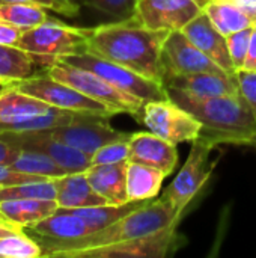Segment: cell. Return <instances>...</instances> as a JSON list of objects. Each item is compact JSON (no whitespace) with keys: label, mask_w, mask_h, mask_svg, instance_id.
Masks as SVG:
<instances>
[{"label":"cell","mask_w":256,"mask_h":258,"mask_svg":"<svg viewBox=\"0 0 256 258\" xmlns=\"http://www.w3.org/2000/svg\"><path fill=\"white\" fill-rule=\"evenodd\" d=\"M0 210L14 224L30 230L59 210L56 200H9L0 203Z\"/></svg>","instance_id":"obj_21"},{"label":"cell","mask_w":256,"mask_h":258,"mask_svg":"<svg viewBox=\"0 0 256 258\" xmlns=\"http://www.w3.org/2000/svg\"><path fill=\"white\" fill-rule=\"evenodd\" d=\"M137 2L139 0H89V6L110 17L125 20L134 15Z\"/></svg>","instance_id":"obj_34"},{"label":"cell","mask_w":256,"mask_h":258,"mask_svg":"<svg viewBox=\"0 0 256 258\" xmlns=\"http://www.w3.org/2000/svg\"><path fill=\"white\" fill-rule=\"evenodd\" d=\"M139 121L149 132L175 145L193 142L202 130L199 119L169 98L145 103Z\"/></svg>","instance_id":"obj_9"},{"label":"cell","mask_w":256,"mask_h":258,"mask_svg":"<svg viewBox=\"0 0 256 258\" xmlns=\"http://www.w3.org/2000/svg\"><path fill=\"white\" fill-rule=\"evenodd\" d=\"M243 70L256 71V32L255 30H252V35H250L249 50H247V56H246V62H244V68H243Z\"/></svg>","instance_id":"obj_40"},{"label":"cell","mask_w":256,"mask_h":258,"mask_svg":"<svg viewBox=\"0 0 256 258\" xmlns=\"http://www.w3.org/2000/svg\"><path fill=\"white\" fill-rule=\"evenodd\" d=\"M240 8L253 23L256 21V0H228Z\"/></svg>","instance_id":"obj_41"},{"label":"cell","mask_w":256,"mask_h":258,"mask_svg":"<svg viewBox=\"0 0 256 258\" xmlns=\"http://www.w3.org/2000/svg\"><path fill=\"white\" fill-rule=\"evenodd\" d=\"M0 257L3 258H38L42 257V246L24 231L14 233L0 239Z\"/></svg>","instance_id":"obj_31"},{"label":"cell","mask_w":256,"mask_h":258,"mask_svg":"<svg viewBox=\"0 0 256 258\" xmlns=\"http://www.w3.org/2000/svg\"><path fill=\"white\" fill-rule=\"evenodd\" d=\"M181 216L174 204L161 197L151 200L139 209L127 213L116 222L94 231L75 240H51L35 234V239L42 246L44 257L81 258V255L95 248L116 245L134 239L148 237L161 233L180 224Z\"/></svg>","instance_id":"obj_2"},{"label":"cell","mask_w":256,"mask_h":258,"mask_svg":"<svg viewBox=\"0 0 256 258\" xmlns=\"http://www.w3.org/2000/svg\"><path fill=\"white\" fill-rule=\"evenodd\" d=\"M252 30H253V27H247V29H243L240 32H235L232 35L226 36L228 50H229L231 60H232L235 73L244 68V62H246V56H247V50H249V42H250Z\"/></svg>","instance_id":"obj_32"},{"label":"cell","mask_w":256,"mask_h":258,"mask_svg":"<svg viewBox=\"0 0 256 258\" xmlns=\"http://www.w3.org/2000/svg\"><path fill=\"white\" fill-rule=\"evenodd\" d=\"M0 3H32V5H39L45 9H50L53 12H57L65 17H77L80 14V9L72 8L66 5L62 0H0Z\"/></svg>","instance_id":"obj_36"},{"label":"cell","mask_w":256,"mask_h":258,"mask_svg":"<svg viewBox=\"0 0 256 258\" xmlns=\"http://www.w3.org/2000/svg\"><path fill=\"white\" fill-rule=\"evenodd\" d=\"M30 231L36 236L51 240H75L94 233L86 221L68 212L66 209H59L54 215L32 227Z\"/></svg>","instance_id":"obj_20"},{"label":"cell","mask_w":256,"mask_h":258,"mask_svg":"<svg viewBox=\"0 0 256 258\" xmlns=\"http://www.w3.org/2000/svg\"><path fill=\"white\" fill-rule=\"evenodd\" d=\"M5 139L21 150L36 151L53 159L65 171L83 172L92 165V157L83 151L54 139L48 132H23V133H0Z\"/></svg>","instance_id":"obj_12"},{"label":"cell","mask_w":256,"mask_h":258,"mask_svg":"<svg viewBox=\"0 0 256 258\" xmlns=\"http://www.w3.org/2000/svg\"><path fill=\"white\" fill-rule=\"evenodd\" d=\"M54 180L57 186L56 201L59 204V209H81L109 204L106 198L94 190L84 171L71 172Z\"/></svg>","instance_id":"obj_19"},{"label":"cell","mask_w":256,"mask_h":258,"mask_svg":"<svg viewBox=\"0 0 256 258\" xmlns=\"http://www.w3.org/2000/svg\"><path fill=\"white\" fill-rule=\"evenodd\" d=\"M24 30L9 24V23H5V21H0V44H6V45H17L18 47V42H20V38L23 35Z\"/></svg>","instance_id":"obj_38"},{"label":"cell","mask_w":256,"mask_h":258,"mask_svg":"<svg viewBox=\"0 0 256 258\" xmlns=\"http://www.w3.org/2000/svg\"><path fill=\"white\" fill-rule=\"evenodd\" d=\"M235 77L240 88V95L256 116V71L240 70L235 73Z\"/></svg>","instance_id":"obj_35"},{"label":"cell","mask_w":256,"mask_h":258,"mask_svg":"<svg viewBox=\"0 0 256 258\" xmlns=\"http://www.w3.org/2000/svg\"><path fill=\"white\" fill-rule=\"evenodd\" d=\"M53 79L66 83L77 89L78 92L84 94L86 97L97 100L110 109H113L118 115L119 113H128L133 115L137 121L140 119L145 101L140 98L127 94L116 86L110 85L103 77L97 76L95 73L89 70H83L78 67H74L71 63H66L63 60L54 59L48 67L44 68Z\"/></svg>","instance_id":"obj_4"},{"label":"cell","mask_w":256,"mask_h":258,"mask_svg":"<svg viewBox=\"0 0 256 258\" xmlns=\"http://www.w3.org/2000/svg\"><path fill=\"white\" fill-rule=\"evenodd\" d=\"M21 148L9 142L0 135V165H12V162L20 156Z\"/></svg>","instance_id":"obj_39"},{"label":"cell","mask_w":256,"mask_h":258,"mask_svg":"<svg viewBox=\"0 0 256 258\" xmlns=\"http://www.w3.org/2000/svg\"><path fill=\"white\" fill-rule=\"evenodd\" d=\"M204 12L223 36H229L253 26V21L240 8L228 0H208Z\"/></svg>","instance_id":"obj_25"},{"label":"cell","mask_w":256,"mask_h":258,"mask_svg":"<svg viewBox=\"0 0 256 258\" xmlns=\"http://www.w3.org/2000/svg\"><path fill=\"white\" fill-rule=\"evenodd\" d=\"M80 115L81 113H78V112H71V110H63V109L54 107L50 112L35 115V116L27 118L24 121L0 125V133H8V132H12V133L45 132V130H51V128H56V127L69 124L75 118H78Z\"/></svg>","instance_id":"obj_27"},{"label":"cell","mask_w":256,"mask_h":258,"mask_svg":"<svg viewBox=\"0 0 256 258\" xmlns=\"http://www.w3.org/2000/svg\"><path fill=\"white\" fill-rule=\"evenodd\" d=\"M127 162L112 165H91L84 174L97 194L107 200L109 204L121 206L127 204Z\"/></svg>","instance_id":"obj_18"},{"label":"cell","mask_w":256,"mask_h":258,"mask_svg":"<svg viewBox=\"0 0 256 258\" xmlns=\"http://www.w3.org/2000/svg\"><path fill=\"white\" fill-rule=\"evenodd\" d=\"M59 60H63L66 63H71L74 67L89 70L95 73L97 76L107 80L110 85L116 86L118 89L131 94L142 101H154V100H166V88L163 83L151 80L148 77H143L119 63H115L112 60H107L104 57H100L88 50L80 53L66 54L63 57H59Z\"/></svg>","instance_id":"obj_6"},{"label":"cell","mask_w":256,"mask_h":258,"mask_svg":"<svg viewBox=\"0 0 256 258\" xmlns=\"http://www.w3.org/2000/svg\"><path fill=\"white\" fill-rule=\"evenodd\" d=\"M62 2L77 9H81V6H89V0H62Z\"/></svg>","instance_id":"obj_43"},{"label":"cell","mask_w":256,"mask_h":258,"mask_svg":"<svg viewBox=\"0 0 256 258\" xmlns=\"http://www.w3.org/2000/svg\"><path fill=\"white\" fill-rule=\"evenodd\" d=\"M21 92H26L32 97H36L53 107H59L63 110L78 112V113H91L100 116H115L118 115L109 106L86 97L84 94L78 92L72 86L62 83L53 79L45 70L42 73H36L24 80L12 83Z\"/></svg>","instance_id":"obj_7"},{"label":"cell","mask_w":256,"mask_h":258,"mask_svg":"<svg viewBox=\"0 0 256 258\" xmlns=\"http://www.w3.org/2000/svg\"><path fill=\"white\" fill-rule=\"evenodd\" d=\"M57 186L54 178L36 180L15 186L0 187V203L9 200H56Z\"/></svg>","instance_id":"obj_30"},{"label":"cell","mask_w":256,"mask_h":258,"mask_svg":"<svg viewBox=\"0 0 256 258\" xmlns=\"http://www.w3.org/2000/svg\"><path fill=\"white\" fill-rule=\"evenodd\" d=\"M20 231H24L23 227L20 225H15V224H3L0 222V239L3 237H8L14 233H20Z\"/></svg>","instance_id":"obj_42"},{"label":"cell","mask_w":256,"mask_h":258,"mask_svg":"<svg viewBox=\"0 0 256 258\" xmlns=\"http://www.w3.org/2000/svg\"><path fill=\"white\" fill-rule=\"evenodd\" d=\"M12 86V83H9V82H6V80H3V79H0V97L9 89Z\"/></svg>","instance_id":"obj_44"},{"label":"cell","mask_w":256,"mask_h":258,"mask_svg":"<svg viewBox=\"0 0 256 258\" xmlns=\"http://www.w3.org/2000/svg\"><path fill=\"white\" fill-rule=\"evenodd\" d=\"M255 145H256V144H255Z\"/></svg>","instance_id":"obj_47"},{"label":"cell","mask_w":256,"mask_h":258,"mask_svg":"<svg viewBox=\"0 0 256 258\" xmlns=\"http://www.w3.org/2000/svg\"><path fill=\"white\" fill-rule=\"evenodd\" d=\"M107 119V116L81 113L72 122L45 132H48L54 139H59L92 157L101 147L131 136V133L113 128Z\"/></svg>","instance_id":"obj_10"},{"label":"cell","mask_w":256,"mask_h":258,"mask_svg":"<svg viewBox=\"0 0 256 258\" xmlns=\"http://www.w3.org/2000/svg\"><path fill=\"white\" fill-rule=\"evenodd\" d=\"M208 0H139L133 18L154 30H183L205 11Z\"/></svg>","instance_id":"obj_11"},{"label":"cell","mask_w":256,"mask_h":258,"mask_svg":"<svg viewBox=\"0 0 256 258\" xmlns=\"http://www.w3.org/2000/svg\"><path fill=\"white\" fill-rule=\"evenodd\" d=\"M163 65H164V76L226 73L204 51H201L183 33V30H175L167 35L163 45Z\"/></svg>","instance_id":"obj_13"},{"label":"cell","mask_w":256,"mask_h":258,"mask_svg":"<svg viewBox=\"0 0 256 258\" xmlns=\"http://www.w3.org/2000/svg\"><path fill=\"white\" fill-rule=\"evenodd\" d=\"M177 227L148 237L89 249L81 258H164L178 245Z\"/></svg>","instance_id":"obj_14"},{"label":"cell","mask_w":256,"mask_h":258,"mask_svg":"<svg viewBox=\"0 0 256 258\" xmlns=\"http://www.w3.org/2000/svg\"><path fill=\"white\" fill-rule=\"evenodd\" d=\"M0 222H3V224H14V222H11V221L3 215V212H2V210H0ZM15 225H17V224H15Z\"/></svg>","instance_id":"obj_45"},{"label":"cell","mask_w":256,"mask_h":258,"mask_svg":"<svg viewBox=\"0 0 256 258\" xmlns=\"http://www.w3.org/2000/svg\"><path fill=\"white\" fill-rule=\"evenodd\" d=\"M86 41V27H74L50 18L29 30H24L18 47L41 57L48 67L54 59L84 51Z\"/></svg>","instance_id":"obj_5"},{"label":"cell","mask_w":256,"mask_h":258,"mask_svg":"<svg viewBox=\"0 0 256 258\" xmlns=\"http://www.w3.org/2000/svg\"><path fill=\"white\" fill-rule=\"evenodd\" d=\"M164 88L169 100L201 121V139L214 147L222 144H256V116L241 95L193 97L172 86Z\"/></svg>","instance_id":"obj_3"},{"label":"cell","mask_w":256,"mask_h":258,"mask_svg":"<svg viewBox=\"0 0 256 258\" xmlns=\"http://www.w3.org/2000/svg\"><path fill=\"white\" fill-rule=\"evenodd\" d=\"M50 20L47 9L32 3H0V21L29 30Z\"/></svg>","instance_id":"obj_28"},{"label":"cell","mask_w":256,"mask_h":258,"mask_svg":"<svg viewBox=\"0 0 256 258\" xmlns=\"http://www.w3.org/2000/svg\"><path fill=\"white\" fill-rule=\"evenodd\" d=\"M53 109L54 107L48 103L11 86L0 97V125L20 122Z\"/></svg>","instance_id":"obj_22"},{"label":"cell","mask_w":256,"mask_h":258,"mask_svg":"<svg viewBox=\"0 0 256 258\" xmlns=\"http://www.w3.org/2000/svg\"><path fill=\"white\" fill-rule=\"evenodd\" d=\"M9 166H12L14 169L20 172L39 175L45 178H59V177L69 174L48 156L36 153V151H29V150H21L20 156Z\"/></svg>","instance_id":"obj_29"},{"label":"cell","mask_w":256,"mask_h":258,"mask_svg":"<svg viewBox=\"0 0 256 258\" xmlns=\"http://www.w3.org/2000/svg\"><path fill=\"white\" fill-rule=\"evenodd\" d=\"M86 50L163 83V45L170 32L142 26L133 17L86 27Z\"/></svg>","instance_id":"obj_1"},{"label":"cell","mask_w":256,"mask_h":258,"mask_svg":"<svg viewBox=\"0 0 256 258\" xmlns=\"http://www.w3.org/2000/svg\"><path fill=\"white\" fill-rule=\"evenodd\" d=\"M216 147L201 138L192 142L190 154L174 178V181L167 186L164 192V198L169 200L180 215L189 207V204L198 197V194L204 189L207 181L210 180L214 168L217 165V159L211 160V151Z\"/></svg>","instance_id":"obj_8"},{"label":"cell","mask_w":256,"mask_h":258,"mask_svg":"<svg viewBox=\"0 0 256 258\" xmlns=\"http://www.w3.org/2000/svg\"><path fill=\"white\" fill-rule=\"evenodd\" d=\"M128 162L146 165L170 175L178 165V145L154 135L152 132L131 133Z\"/></svg>","instance_id":"obj_15"},{"label":"cell","mask_w":256,"mask_h":258,"mask_svg":"<svg viewBox=\"0 0 256 258\" xmlns=\"http://www.w3.org/2000/svg\"><path fill=\"white\" fill-rule=\"evenodd\" d=\"M36 180H45V177L20 172L9 165H0V187L23 184V183H29V181H36Z\"/></svg>","instance_id":"obj_37"},{"label":"cell","mask_w":256,"mask_h":258,"mask_svg":"<svg viewBox=\"0 0 256 258\" xmlns=\"http://www.w3.org/2000/svg\"><path fill=\"white\" fill-rule=\"evenodd\" d=\"M164 86L181 89L193 97H225L240 95L237 77L228 73H198V74H166Z\"/></svg>","instance_id":"obj_16"},{"label":"cell","mask_w":256,"mask_h":258,"mask_svg":"<svg viewBox=\"0 0 256 258\" xmlns=\"http://www.w3.org/2000/svg\"><path fill=\"white\" fill-rule=\"evenodd\" d=\"M128 139L116 141V142H112V144L101 147L92 156V165H112V163L127 162L128 154H130Z\"/></svg>","instance_id":"obj_33"},{"label":"cell","mask_w":256,"mask_h":258,"mask_svg":"<svg viewBox=\"0 0 256 258\" xmlns=\"http://www.w3.org/2000/svg\"><path fill=\"white\" fill-rule=\"evenodd\" d=\"M39 65H45L44 60L21 47L0 44V79L9 83L24 80L39 73Z\"/></svg>","instance_id":"obj_24"},{"label":"cell","mask_w":256,"mask_h":258,"mask_svg":"<svg viewBox=\"0 0 256 258\" xmlns=\"http://www.w3.org/2000/svg\"><path fill=\"white\" fill-rule=\"evenodd\" d=\"M164 178L166 175L155 168L128 162V166H127L128 201L136 203V201L155 200L161 189Z\"/></svg>","instance_id":"obj_23"},{"label":"cell","mask_w":256,"mask_h":258,"mask_svg":"<svg viewBox=\"0 0 256 258\" xmlns=\"http://www.w3.org/2000/svg\"><path fill=\"white\" fill-rule=\"evenodd\" d=\"M252 27H253V30H255V32H256V21H255V23H253V26H252Z\"/></svg>","instance_id":"obj_46"},{"label":"cell","mask_w":256,"mask_h":258,"mask_svg":"<svg viewBox=\"0 0 256 258\" xmlns=\"http://www.w3.org/2000/svg\"><path fill=\"white\" fill-rule=\"evenodd\" d=\"M148 201H136V203L121 204V206L104 204V206H92V207H81V209H66V210L77 215V216H80L83 221H86V224L94 231H97V230H101V228L116 222L118 219H121L127 213L139 209L140 206H143Z\"/></svg>","instance_id":"obj_26"},{"label":"cell","mask_w":256,"mask_h":258,"mask_svg":"<svg viewBox=\"0 0 256 258\" xmlns=\"http://www.w3.org/2000/svg\"><path fill=\"white\" fill-rule=\"evenodd\" d=\"M183 33L210 59H213L223 71L235 76V70L231 60V54L228 50L226 36H223L210 21L207 14H201L198 18L190 21Z\"/></svg>","instance_id":"obj_17"}]
</instances>
